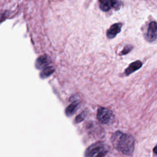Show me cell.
<instances>
[{
  "instance_id": "obj_8",
  "label": "cell",
  "mask_w": 157,
  "mask_h": 157,
  "mask_svg": "<svg viewBox=\"0 0 157 157\" xmlns=\"http://www.w3.org/2000/svg\"><path fill=\"white\" fill-rule=\"evenodd\" d=\"M80 106V102L79 101H74L72 104H71L66 109L65 113L66 115L67 116L72 115L78 109Z\"/></svg>"
},
{
  "instance_id": "obj_6",
  "label": "cell",
  "mask_w": 157,
  "mask_h": 157,
  "mask_svg": "<svg viewBox=\"0 0 157 157\" xmlns=\"http://www.w3.org/2000/svg\"><path fill=\"white\" fill-rule=\"evenodd\" d=\"M142 66V63L140 61L137 60L136 61L129 64V66L125 70V74L126 75H129L132 72H135L136 71L140 69Z\"/></svg>"
},
{
  "instance_id": "obj_14",
  "label": "cell",
  "mask_w": 157,
  "mask_h": 157,
  "mask_svg": "<svg viewBox=\"0 0 157 157\" xmlns=\"http://www.w3.org/2000/svg\"><path fill=\"white\" fill-rule=\"evenodd\" d=\"M107 150L106 149V150H103V151H102L101 152H100L98 155H97L95 157H104L105 155V154L107 153Z\"/></svg>"
},
{
  "instance_id": "obj_9",
  "label": "cell",
  "mask_w": 157,
  "mask_h": 157,
  "mask_svg": "<svg viewBox=\"0 0 157 157\" xmlns=\"http://www.w3.org/2000/svg\"><path fill=\"white\" fill-rule=\"evenodd\" d=\"M99 7L104 12L109 10L112 7V1L109 0H102L99 1Z\"/></svg>"
},
{
  "instance_id": "obj_3",
  "label": "cell",
  "mask_w": 157,
  "mask_h": 157,
  "mask_svg": "<svg viewBox=\"0 0 157 157\" xmlns=\"http://www.w3.org/2000/svg\"><path fill=\"white\" fill-rule=\"evenodd\" d=\"M106 150L105 144L102 142H98L90 145L85 152V157H93L96 156L102 151Z\"/></svg>"
},
{
  "instance_id": "obj_13",
  "label": "cell",
  "mask_w": 157,
  "mask_h": 157,
  "mask_svg": "<svg viewBox=\"0 0 157 157\" xmlns=\"http://www.w3.org/2000/svg\"><path fill=\"white\" fill-rule=\"evenodd\" d=\"M121 2L120 1H112V7L116 10H118L121 6Z\"/></svg>"
},
{
  "instance_id": "obj_10",
  "label": "cell",
  "mask_w": 157,
  "mask_h": 157,
  "mask_svg": "<svg viewBox=\"0 0 157 157\" xmlns=\"http://www.w3.org/2000/svg\"><path fill=\"white\" fill-rule=\"evenodd\" d=\"M54 72V68L51 66H48L45 67L42 71L40 72V77L43 78L48 77Z\"/></svg>"
},
{
  "instance_id": "obj_15",
  "label": "cell",
  "mask_w": 157,
  "mask_h": 157,
  "mask_svg": "<svg viewBox=\"0 0 157 157\" xmlns=\"http://www.w3.org/2000/svg\"><path fill=\"white\" fill-rule=\"evenodd\" d=\"M153 153L155 154V155H157V145L154 147L153 148Z\"/></svg>"
},
{
  "instance_id": "obj_2",
  "label": "cell",
  "mask_w": 157,
  "mask_h": 157,
  "mask_svg": "<svg viewBox=\"0 0 157 157\" xmlns=\"http://www.w3.org/2000/svg\"><path fill=\"white\" fill-rule=\"evenodd\" d=\"M97 119L102 124H110L113 121V112L107 108L99 107L98 110Z\"/></svg>"
},
{
  "instance_id": "obj_1",
  "label": "cell",
  "mask_w": 157,
  "mask_h": 157,
  "mask_svg": "<svg viewBox=\"0 0 157 157\" xmlns=\"http://www.w3.org/2000/svg\"><path fill=\"white\" fill-rule=\"evenodd\" d=\"M111 141L114 147L123 154L131 155L134 148V139L128 134L116 131L111 137Z\"/></svg>"
},
{
  "instance_id": "obj_4",
  "label": "cell",
  "mask_w": 157,
  "mask_h": 157,
  "mask_svg": "<svg viewBox=\"0 0 157 157\" xmlns=\"http://www.w3.org/2000/svg\"><path fill=\"white\" fill-rule=\"evenodd\" d=\"M157 23L155 21H151L148 26V31L146 34V39L149 42L154 41L157 37Z\"/></svg>"
},
{
  "instance_id": "obj_7",
  "label": "cell",
  "mask_w": 157,
  "mask_h": 157,
  "mask_svg": "<svg viewBox=\"0 0 157 157\" xmlns=\"http://www.w3.org/2000/svg\"><path fill=\"white\" fill-rule=\"evenodd\" d=\"M49 63L50 59L47 56H41L37 59L36 62V66L38 69H42L47 66Z\"/></svg>"
},
{
  "instance_id": "obj_11",
  "label": "cell",
  "mask_w": 157,
  "mask_h": 157,
  "mask_svg": "<svg viewBox=\"0 0 157 157\" xmlns=\"http://www.w3.org/2000/svg\"><path fill=\"white\" fill-rule=\"evenodd\" d=\"M86 112H83L82 113H81L80 114H79L76 118H75V122L78 123L82 121H83L85 118L86 117Z\"/></svg>"
},
{
  "instance_id": "obj_5",
  "label": "cell",
  "mask_w": 157,
  "mask_h": 157,
  "mask_svg": "<svg viewBox=\"0 0 157 157\" xmlns=\"http://www.w3.org/2000/svg\"><path fill=\"white\" fill-rule=\"evenodd\" d=\"M122 24L121 23H115L112 25L107 31V37L109 39H112L116 36L121 31Z\"/></svg>"
},
{
  "instance_id": "obj_12",
  "label": "cell",
  "mask_w": 157,
  "mask_h": 157,
  "mask_svg": "<svg viewBox=\"0 0 157 157\" xmlns=\"http://www.w3.org/2000/svg\"><path fill=\"white\" fill-rule=\"evenodd\" d=\"M132 45H127L124 47L123 50L120 53V55H126V54L129 53L132 50Z\"/></svg>"
}]
</instances>
